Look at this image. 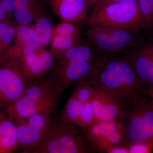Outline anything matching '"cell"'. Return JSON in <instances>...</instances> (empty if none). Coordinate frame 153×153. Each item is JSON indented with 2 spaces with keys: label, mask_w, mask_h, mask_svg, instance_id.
Listing matches in <instances>:
<instances>
[{
  "label": "cell",
  "mask_w": 153,
  "mask_h": 153,
  "mask_svg": "<svg viewBox=\"0 0 153 153\" xmlns=\"http://www.w3.org/2000/svg\"><path fill=\"white\" fill-rule=\"evenodd\" d=\"M110 55L92 77L85 79L94 87L103 88L120 99L134 98L145 93L128 57Z\"/></svg>",
  "instance_id": "obj_1"
},
{
  "label": "cell",
  "mask_w": 153,
  "mask_h": 153,
  "mask_svg": "<svg viewBox=\"0 0 153 153\" xmlns=\"http://www.w3.org/2000/svg\"><path fill=\"white\" fill-rule=\"evenodd\" d=\"M119 122L127 144L144 143L153 146V104L143 95L122 102Z\"/></svg>",
  "instance_id": "obj_2"
},
{
  "label": "cell",
  "mask_w": 153,
  "mask_h": 153,
  "mask_svg": "<svg viewBox=\"0 0 153 153\" xmlns=\"http://www.w3.org/2000/svg\"><path fill=\"white\" fill-rule=\"evenodd\" d=\"M31 153H93L83 130L60 115L52 118L44 140Z\"/></svg>",
  "instance_id": "obj_3"
},
{
  "label": "cell",
  "mask_w": 153,
  "mask_h": 153,
  "mask_svg": "<svg viewBox=\"0 0 153 153\" xmlns=\"http://www.w3.org/2000/svg\"><path fill=\"white\" fill-rule=\"evenodd\" d=\"M83 25L109 27L139 33L142 22L137 2L112 4L91 12L83 21Z\"/></svg>",
  "instance_id": "obj_4"
},
{
  "label": "cell",
  "mask_w": 153,
  "mask_h": 153,
  "mask_svg": "<svg viewBox=\"0 0 153 153\" xmlns=\"http://www.w3.org/2000/svg\"><path fill=\"white\" fill-rule=\"evenodd\" d=\"M83 131L93 153H110L114 148L127 146L119 121L94 123Z\"/></svg>",
  "instance_id": "obj_5"
},
{
  "label": "cell",
  "mask_w": 153,
  "mask_h": 153,
  "mask_svg": "<svg viewBox=\"0 0 153 153\" xmlns=\"http://www.w3.org/2000/svg\"><path fill=\"white\" fill-rule=\"evenodd\" d=\"M29 83L22 71L21 61L0 65V113L16 101Z\"/></svg>",
  "instance_id": "obj_6"
},
{
  "label": "cell",
  "mask_w": 153,
  "mask_h": 153,
  "mask_svg": "<svg viewBox=\"0 0 153 153\" xmlns=\"http://www.w3.org/2000/svg\"><path fill=\"white\" fill-rule=\"evenodd\" d=\"M63 91L49 76L29 83L24 93L6 110L10 117L26 108L50 99L60 98Z\"/></svg>",
  "instance_id": "obj_7"
},
{
  "label": "cell",
  "mask_w": 153,
  "mask_h": 153,
  "mask_svg": "<svg viewBox=\"0 0 153 153\" xmlns=\"http://www.w3.org/2000/svg\"><path fill=\"white\" fill-rule=\"evenodd\" d=\"M109 56L89 62L71 63L62 66L54 65L51 70L52 74L49 76L64 91L73 82L92 77Z\"/></svg>",
  "instance_id": "obj_8"
},
{
  "label": "cell",
  "mask_w": 153,
  "mask_h": 153,
  "mask_svg": "<svg viewBox=\"0 0 153 153\" xmlns=\"http://www.w3.org/2000/svg\"><path fill=\"white\" fill-rule=\"evenodd\" d=\"M94 88V94L91 100L94 123L119 121L123 113L120 99L101 88Z\"/></svg>",
  "instance_id": "obj_9"
},
{
  "label": "cell",
  "mask_w": 153,
  "mask_h": 153,
  "mask_svg": "<svg viewBox=\"0 0 153 153\" xmlns=\"http://www.w3.org/2000/svg\"><path fill=\"white\" fill-rule=\"evenodd\" d=\"M129 59L145 92L152 63V44L140 45L122 51Z\"/></svg>",
  "instance_id": "obj_10"
},
{
  "label": "cell",
  "mask_w": 153,
  "mask_h": 153,
  "mask_svg": "<svg viewBox=\"0 0 153 153\" xmlns=\"http://www.w3.org/2000/svg\"><path fill=\"white\" fill-rule=\"evenodd\" d=\"M62 22H83L88 7L85 0H45Z\"/></svg>",
  "instance_id": "obj_11"
},
{
  "label": "cell",
  "mask_w": 153,
  "mask_h": 153,
  "mask_svg": "<svg viewBox=\"0 0 153 153\" xmlns=\"http://www.w3.org/2000/svg\"><path fill=\"white\" fill-rule=\"evenodd\" d=\"M106 55L100 52L87 41L81 40L76 45L58 55L55 66H62L71 63L89 62L105 58Z\"/></svg>",
  "instance_id": "obj_12"
},
{
  "label": "cell",
  "mask_w": 153,
  "mask_h": 153,
  "mask_svg": "<svg viewBox=\"0 0 153 153\" xmlns=\"http://www.w3.org/2000/svg\"><path fill=\"white\" fill-rule=\"evenodd\" d=\"M12 15L18 25H30L41 17L49 16L41 0H12Z\"/></svg>",
  "instance_id": "obj_13"
},
{
  "label": "cell",
  "mask_w": 153,
  "mask_h": 153,
  "mask_svg": "<svg viewBox=\"0 0 153 153\" xmlns=\"http://www.w3.org/2000/svg\"><path fill=\"white\" fill-rule=\"evenodd\" d=\"M85 33L86 41L100 52L106 55H113L121 52L117 44L102 26L91 25Z\"/></svg>",
  "instance_id": "obj_14"
},
{
  "label": "cell",
  "mask_w": 153,
  "mask_h": 153,
  "mask_svg": "<svg viewBox=\"0 0 153 153\" xmlns=\"http://www.w3.org/2000/svg\"><path fill=\"white\" fill-rule=\"evenodd\" d=\"M14 123L16 126L18 148L22 149L23 153H31L46 136L30 127L26 119L19 120Z\"/></svg>",
  "instance_id": "obj_15"
},
{
  "label": "cell",
  "mask_w": 153,
  "mask_h": 153,
  "mask_svg": "<svg viewBox=\"0 0 153 153\" xmlns=\"http://www.w3.org/2000/svg\"><path fill=\"white\" fill-rule=\"evenodd\" d=\"M13 39L15 44L22 47L25 55L38 51L39 41L33 25H18Z\"/></svg>",
  "instance_id": "obj_16"
},
{
  "label": "cell",
  "mask_w": 153,
  "mask_h": 153,
  "mask_svg": "<svg viewBox=\"0 0 153 153\" xmlns=\"http://www.w3.org/2000/svg\"><path fill=\"white\" fill-rule=\"evenodd\" d=\"M18 148L16 126L7 114L1 123L0 153H13Z\"/></svg>",
  "instance_id": "obj_17"
},
{
  "label": "cell",
  "mask_w": 153,
  "mask_h": 153,
  "mask_svg": "<svg viewBox=\"0 0 153 153\" xmlns=\"http://www.w3.org/2000/svg\"><path fill=\"white\" fill-rule=\"evenodd\" d=\"M33 26L39 41V51L44 49L51 42L53 29L52 22L49 16L41 17Z\"/></svg>",
  "instance_id": "obj_18"
},
{
  "label": "cell",
  "mask_w": 153,
  "mask_h": 153,
  "mask_svg": "<svg viewBox=\"0 0 153 153\" xmlns=\"http://www.w3.org/2000/svg\"><path fill=\"white\" fill-rule=\"evenodd\" d=\"M81 40V37L56 36L51 39V47L49 51L56 60L60 54L76 45Z\"/></svg>",
  "instance_id": "obj_19"
},
{
  "label": "cell",
  "mask_w": 153,
  "mask_h": 153,
  "mask_svg": "<svg viewBox=\"0 0 153 153\" xmlns=\"http://www.w3.org/2000/svg\"><path fill=\"white\" fill-rule=\"evenodd\" d=\"M51 114L49 113L35 114L27 118L26 122L30 127L46 136L52 125Z\"/></svg>",
  "instance_id": "obj_20"
},
{
  "label": "cell",
  "mask_w": 153,
  "mask_h": 153,
  "mask_svg": "<svg viewBox=\"0 0 153 153\" xmlns=\"http://www.w3.org/2000/svg\"><path fill=\"white\" fill-rule=\"evenodd\" d=\"M82 104L71 94L59 115L65 120L76 125L79 118Z\"/></svg>",
  "instance_id": "obj_21"
},
{
  "label": "cell",
  "mask_w": 153,
  "mask_h": 153,
  "mask_svg": "<svg viewBox=\"0 0 153 153\" xmlns=\"http://www.w3.org/2000/svg\"><path fill=\"white\" fill-rule=\"evenodd\" d=\"M141 19V29L146 32L153 30V0H137Z\"/></svg>",
  "instance_id": "obj_22"
},
{
  "label": "cell",
  "mask_w": 153,
  "mask_h": 153,
  "mask_svg": "<svg viewBox=\"0 0 153 153\" xmlns=\"http://www.w3.org/2000/svg\"><path fill=\"white\" fill-rule=\"evenodd\" d=\"M76 85L72 94L82 104L90 101L94 92V88L85 79L76 82Z\"/></svg>",
  "instance_id": "obj_23"
},
{
  "label": "cell",
  "mask_w": 153,
  "mask_h": 153,
  "mask_svg": "<svg viewBox=\"0 0 153 153\" xmlns=\"http://www.w3.org/2000/svg\"><path fill=\"white\" fill-rule=\"evenodd\" d=\"M81 34V28L78 25L73 22H61L53 27L52 38L58 35L79 37Z\"/></svg>",
  "instance_id": "obj_24"
},
{
  "label": "cell",
  "mask_w": 153,
  "mask_h": 153,
  "mask_svg": "<svg viewBox=\"0 0 153 153\" xmlns=\"http://www.w3.org/2000/svg\"><path fill=\"white\" fill-rule=\"evenodd\" d=\"M94 121V114L91 100L82 104L76 125L82 129H85L92 125Z\"/></svg>",
  "instance_id": "obj_25"
},
{
  "label": "cell",
  "mask_w": 153,
  "mask_h": 153,
  "mask_svg": "<svg viewBox=\"0 0 153 153\" xmlns=\"http://www.w3.org/2000/svg\"><path fill=\"white\" fill-rule=\"evenodd\" d=\"M129 153H146L150 152L153 146L144 143H135L127 145Z\"/></svg>",
  "instance_id": "obj_26"
},
{
  "label": "cell",
  "mask_w": 153,
  "mask_h": 153,
  "mask_svg": "<svg viewBox=\"0 0 153 153\" xmlns=\"http://www.w3.org/2000/svg\"><path fill=\"white\" fill-rule=\"evenodd\" d=\"M137 0H100L91 6L92 11H95L105 7L115 4L124 3H137Z\"/></svg>",
  "instance_id": "obj_27"
},
{
  "label": "cell",
  "mask_w": 153,
  "mask_h": 153,
  "mask_svg": "<svg viewBox=\"0 0 153 153\" xmlns=\"http://www.w3.org/2000/svg\"><path fill=\"white\" fill-rule=\"evenodd\" d=\"M153 88V45H152V63L151 67L150 74L148 81L147 91Z\"/></svg>",
  "instance_id": "obj_28"
},
{
  "label": "cell",
  "mask_w": 153,
  "mask_h": 153,
  "mask_svg": "<svg viewBox=\"0 0 153 153\" xmlns=\"http://www.w3.org/2000/svg\"><path fill=\"white\" fill-rule=\"evenodd\" d=\"M6 14L0 5V22H3L6 18Z\"/></svg>",
  "instance_id": "obj_29"
},
{
  "label": "cell",
  "mask_w": 153,
  "mask_h": 153,
  "mask_svg": "<svg viewBox=\"0 0 153 153\" xmlns=\"http://www.w3.org/2000/svg\"><path fill=\"white\" fill-rule=\"evenodd\" d=\"M6 115H7V113H6V111L0 113V135H1V123L3 118Z\"/></svg>",
  "instance_id": "obj_30"
},
{
  "label": "cell",
  "mask_w": 153,
  "mask_h": 153,
  "mask_svg": "<svg viewBox=\"0 0 153 153\" xmlns=\"http://www.w3.org/2000/svg\"><path fill=\"white\" fill-rule=\"evenodd\" d=\"M85 1H86L88 7H91V6L93 5V0H85Z\"/></svg>",
  "instance_id": "obj_31"
},
{
  "label": "cell",
  "mask_w": 153,
  "mask_h": 153,
  "mask_svg": "<svg viewBox=\"0 0 153 153\" xmlns=\"http://www.w3.org/2000/svg\"><path fill=\"white\" fill-rule=\"evenodd\" d=\"M146 93L149 94V95H151L153 97V88L147 91H146Z\"/></svg>",
  "instance_id": "obj_32"
},
{
  "label": "cell",
  "mask_w": 153,
  "mask_h": 153,
  "mask_svg": "<svg viewBox=\"0 0 153 153\" xmlns=\"http://www.w3.org/2000/svg\"><path fill=\"white\" fill-rule=\"evenodd\" d=\"M100 1V0H93V4H95V3L99 1Z\"/></svg>",
  "instance_id": "obj_33"
}]
</instances>
